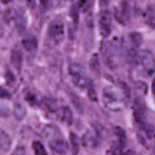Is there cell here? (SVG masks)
<instances>
[{
  "label": "cell",
  "mask_w": 155,
  "mask_h": 155,
  "mask_svg": "<svg viewBox=\"0 0 155 155\" xmlns=\"http://www.w3.org/2000/svg\"><path fill=\"white\" fill-rule=\"evenodd\" d=\"M132 62L137 70L145 76H151L155 73V57L148 50H137Z\"/></svg>",
  "instance_id": "6da1fadb"
},
{
  "label": "cell",
  "mask_w": 155,
  "mask_h": 155,
  "mask_svg": "<svg viewBox=\"0 0 155 155\" xmlns=\"http://www.w3.org/2000/svg\"><path fill=\"white\" fill-rule=\"evenodd\" d=\"M104 106L111 111H119L123 108V101L117 90L111 85L104 88L102 94Z\"/></svg>",
  "instance_id": "7a4b0ae2"
},
{
  "label": "cell",
  "mask_w": 155,
  "mask_h": 155,
  "mask_svg": "<svg viewBox=\"0 0 155 155\" xmlns=\"http://www.w3.org/2000/svg\"><path fill=\"white\" fill-rule=\"evenodd\" d=\"M65 35V27L64 23L60 19L52 21L47 29V36L48 41L51 44H59L64 39Z\"/></svg>",
  "instance_id": "3957f363"
},
{
  "label": "cell",
  "mask_w": 155,
  "mask_h": 155,
  "mask_svg": "<svg viewBox=\"0 0 155 155\" xmlns=\"http://www.w3.org/2000/svg\"><path fill=\"white\" fill-rule=\"evenodd\" d=\"M69 74L71 76L73 83L78 88L87 87L90 83L86 76L85 68L79 64H71L69 67Z\"/></svg>",
  "instance_id": "277c9868"
},
{
  "label": "cell",
  "mask_w": 155,
  "mask_h": 155,
  "mask_svg": "<svg viewBox=\"0 0 155 155\" xmlns=\"http://www.w3.org/2000/svg\"><path fill=\"white\" fill-rule=\"evenodd\" d=\"M131 7L129 0H120L114 10L115 19L121 24H127L131 19Z\"/></svg>",
  "instance_id": "5b68a950"
},
{
  "label": "cell",
  "mask_w": 155,
  "mask_h": 155,
  "mask_svg": "<svg viewBox=\"0 0 155 155\" xmlns=\"http://www.w3.org/2000/svg\"><path fill=\"white\" fill-rule=\"evenodd\" d=\"M102 140L101 128L98 127H93L88 130L82 136L81 142L84 147L89 148H96Z\"/></svg>",
  "instance_id": "8992f818"
},
{
  "label": "cell",
  "mask_w": 155,
  "mask_h": 155,
  "mask_svg": "<svg viewBox=\"0 0 155 155\" xmlns=\"http://www.w3.org/2000/svg\"><path fill=\"white\" fill-rule=\"evenodd\" d=\"M111 16L108 10L102 11L98 18V26L101 35L103 37H108L111 31Z\"/></svg>",
  "instance_id": "52a82bcc"
},
{
  "label": "cell",
  "mask_w": 155,
  "mask_h": 155,
  "mask_svg": "<svg viewBox=\"0 0 155 155\" xmlns=\"http://www.w3.org/2000/svg\"><path fill=\"white\" fill-rule=\"evenodd\" d=\"M49 147L53 155H66L68 149L67 142L61 138L50 140Z\"/></svg>",
  "instance_id": "ba28073f"
},
{
  "label": "cell",
  "mask_w": 155,
  "mask_h": 155,
  "mask_svg": "<svg viewBox=\"0 0 155 155\" xmlns=\"http://www.w3.org/2000/svg\"><path fill=\"white\" fill-rule=\"evenodd\" d=\"M22 45L24 50L28 53L30 54H35L38 49V39L34 35H28L22 39Z\"/></svg>",
  "instance_id": "9c48e42d"
},
{
  "label": "cell",
  "mask_w": 155,
  "mask_h": 155,
  "mask_svg": "<svg viewBox=\"0 0 155 155\" xmlns=\"http://www.w3.org/2000/svg\"><path fill=\"white\" fill-rule=\"evenodd\" d=\"M56 117L65 124L70 125L73 122V116L71 110L68 107H62L56 111Z\"/></svg>",
  "instance_id": "30bf717a"
},
{
  "label": "cell",
  "mask_w": 155,
  "mask_h": 155,
  "mask_svg": "<svg viewBox=\"0 0 155 155\" xmlns=\"http://www.w3.org/2000/svg\"><path fill=\"white\" fill-rule=\"evenodd\" d=\"M22 54L18 49H14L10 54V61L13 66L18 70H20L22 64Z\"/></svg>",
  "instance_id": "8fae6325"
},
{
  "label": "cell",
  "mask_w": 155,
  "mask_h": 155,
  "mask_svg": "<svg viewBox=\"0 0 155 155\" xmlns=\"http://www.w3.org/2000/svg\"><path fill=\"white\" fill-rule=\"evenodd\" d=\"M128 42L131 45V48L133 51H135L140 45L142 41V38L140 33L137 32H131L128 36Z\"/></svg>",
  "instance_id": "7c38bea8"
},
{
  "label": "cell",
  "mask_w": 155,
  "mask_h": 155,
  "mask_svg": "<svg viewBox=\"0 0 155 155\" xmlns=\"http://www.w3.org/2000/svg\"><path fill=\"white\" fill-rule=\"evenodd\" d=\"M43 134L45 138L51 140L56 138H59V133L58 128L55 125L50 124L47 125L44 128L43 130Z\"/></svg>",
  "instance_id": "4fadbf2b"
},
{
  "label": "cell",
  "mask_w": 155,
  "mask_h": 155,
  "mask_svg": "<svg viewBox=\"0 0 155 155\" xmlns=\"http://www.w3.org/2000/svg\"><path fill=\"white\" fill-rule=\"evenodd\" d=\"M15 18L16 19V27L19 33H23L26 28V20L24 13L21 12H17L15 13Z\"/></svg>",
  "instance_id": "5bb4252c"
},
{
  "label": "cell",
  "mask_w": 155,
  "mask_h": 155,
  "mask_svg": "<svg viewBox=\"0 0 155 155\" xmlns=\"http://www.w3.org/2000/svg\"><path fill=\"white\" fill-rule=\"evenodd\" d=\"M11 146V139L8 134L0 129V147L5 151H8Z\"/></svg>",
  "instance_id": "9a60e30c"
},
{
  "label": "cell",
  "mask_w": 155,
  "mask_h": 155,
  "mask_svg": "<svg viewBox=\"0 0 155 155\" xmlns=\"http://www.w3.org/2000/svg\"><path fill=\"white\" fill-rule=\"evenodd\" d=\"M26 114V109L22 104L17 102L15 104L13 114L16 119L22 120L25 117Z\"/></svg>",
  "instance_id": "2e32d148"
},
{
  "label": "cell",
  "mask_w": 155,
  "mask_h": 155,
  "mask_svg": "<svg viewBox=\"0 0 155 155\" xmlns=\"http://www.w3.org/2000/svg\"><path fill=\"white\" fill-rule=\"evenodd\" d=\"M90 66L91 70L96 75H99L101 72V64L99 56L97 54H94L91 57L90 61Z\"/></svg>",
  "instance_id": "e0dca14e"
},
{
  "label": "cell",
  "mask_w": 155,
  "mask_h": 155,
  "mask_svg": "<svg viewBox=\"0 0 155 155\" xmlns=\"http://www.w3.org/2000/svg\"><path fill=\"white\" fill-rule=\"evenodd\" d=\"M94 0H78V10L82 13L88 12L93 5Z\"/></svg>",
  "instance_id": "ac0fdd59"
},
{
  "label": "cell",
  "mask_w": 155,
  "mask_h": 155,
  "mask_svg": "<svg viewBox=\"0 0 155 155\" xmlns=\"http://www.w3.org/2000/svg\"><path fill=\"white\" fill-rule=\"evenodd\" d=\"M114 134L118 138V145L123 148L126 142V136L124 131L122 129V128L116 127L114 128Z\"/></svg>",
  "instance_id": "d6986e66"
},
{
  "label": "cell",
  "mask_w": 155,
  "mask_h": 155,
  "mask_svg": "<svg viewBox=\"0 0 155 155\" xmlns=\"http://www.w3.org/2000/svg\"><path fill=\"white\" fill-rule=\"evenodd\" d=\"M35 155H48L44 146L39 141H35L32 144Z\"/></svg>",
  "instance_id": "ffe728a7"
},
{
  "label": "cell",
  "mask_w": 155,
  "mask_h": 155,
  "mask_svg": "<svg viewBox=\"0 0 155 155\" xmlns=\"http://www.w3.org/2000/svg\"><path fill=\"white\" fill-rule=\"evenodd\" d=\"M144 18L147 24L155 27V10L151 8L147 9L144 15Z\"/></svg>",
  "instance_id": "44dd1931"
},
{
  "label": "cell",
  "mask_w": 155,
  "mask_h": 155,
  "mask_svg": "<svg viewBox=\"0 0 155 155\" xmlns=\"http://www.w3.org/2000/svg\"><path fill=\"white\" fill-rule=\"evenodd\" d=\"M70 141L71 143L73 154V155H76L78 153L79 150V141L78 136L76 134H74L73 133H71L70 134Z\"/></svg>",
  "instance_id": "7402d4cb"
},
{
  "label": "cell",
  "mask_w": 155,
  "mask_h": 155,
  "mask_svg": "<svg viewBox=\"0 0 155 155\" xmlns=\"http://www.w3.org/2000/svg\"><path fill=\"white\" fill-rule=\"evenodd\" d=\"M107 155H125V152L123 151V148L119 145H116L112 148L107 153Z\"/></svg>",
  "instance_id": "603a6c76"
},
{
  "label": "cell",
  "mask_w": 155,
  "mask_h": 155,
  "mask_svg": "<svg viewBox=\"0 0 155 155\" xmlns=\"http://www.w3.org/2000/svg\"><path fill=\"white\" fill-rule=\"evenodd\" d=\"M88 94L89 98L90 99V100H91L93 101H96L97 100L96 94L94 88L91 83H90V84L88 85Z\"/></svg>",
  "instance_id": "cb8c5ba5"
},
{
  "label": "cell",
  "mask_w": 155,
  "mask_h": 155,
  "mask_svg": "<svg viewBox=\"0 0 155 155\" xmlns=\"http://www.w3.org/2000/svg\"><path fill=\"white\" fill-rule=\"evenodd\" d=\"M11 97V94L4 88L0 87V98L9 99Z\"/></svg>",
  "instance_id": "d4e9b609"
},
{
  "label": "cell",
  "mask_w": 155,
  "mask_h": 155,
  "mask_svg": "<svg viewBox=\"0 0 155 155\" xmlns=\"http://www.w3.org/2000/svg\"><path fill=\"white\" fill-rule=\"evenodd\" d=\"M25 153L24 149L22 147L18 148L13 153L12 155H24Z\"/></svg>",
  "instance_id": "484cf974"
},
{
  "label": "cell",
  "mask_w": 155,
  "mask_h": 155,
  "mask_svg": "<svg viewBox=\"0 0 155 155\" xmlns=\"http://www.w3.org/2000/svg\"><path fill=\"white\" fill-rule=\"evenodd\" d=\"M27 4L28 7L31 8H34L36 6V1L35 0H27Z\"/></svg>",
  "instance_id": "4316f807"
},
{
  "label": "cell",
  "mask_w": 155,
  "mask_h": 155,
  "mask_svg": "<svg viewBox=\"0 0 155 155\" xmlns=\"http://www.w3.org/2000/svg\"><path fill=\"white\" fill-rule=\"evenodd\" d=\"M110 0H99V4L101 7H106L108 5Z\"/></svg>",
  "instance_id": "83f0119b"
},
{
  "label": "cell",
  "mask_w": 155,
  "mask_h": 155,
  "mask_svg": "<svg viewBox=\"0 0 155 155\" xmlns=\"http://www.w3.org/2000/svg\"><path fill=\"white\" fill-rule=\"evenodd\" d=\"M151 88H152V91H153V94L155 95V78L153 81L152 85H151Z\"/></svg>",
  "instance_id": "f1b7e54d"
},
{
  "label": "cell",
  "mask_w": 155,
  "mask_h": 155,
  "mask_svg": "<svg viewBox=\"0 0 155 155\" xmlns=\"http://www.w3.org/2000/svg\"><path fill=\"white\" fill-rule=\"evenodd\" d=\"M3 33H4V29H3V27L2 25L0 23V38L2 36V35H3Z\"/></svg>",
  "instance_id": "f546056e"
},
{
  "label": "cell",
  "mask_w": 155,
  "mask_h": 155,
  "mask_svg": "<svg viewBox=\"0 0 155 155\" xmlns=\"http://www.w3.org/2000/svg\"><path fill=\"white\" fill-rule=\"evenodd\" d=\"M13 0H1V2L4 4H7L10 2H11Z\"/></svg>",
  "instance_id": "4dcf8cb0"
},
{
  "label": "cell",
  "mask_w": 155,
  "mask_h": 155,
  "mask_svg": "<svg viewBox=\"0 0 155 155\" xmlns=\"http://www.w3.org/2000/svg\"><path fill=\"white\" fill-rule=\"evenodd\" d=\"M153 151L155 154V136H154V145H153Z\"/></svg>",
  "instance_id": "1f68e13d"
},
{
  "label": "cell",
  "mask_w": 155,
  "mask_h": 155,
  "mask_svg": "<svg viewBox=\"0 0 155 155\" xmlns=\"http://www.w3.org/2000/svg\"><path fill=\"white\" fill-rule=\"evenodd\" d=\"M1 147H0V150H1Z\"/></svg>",
  "instance_id": "d6a6232c"
}]
</instances>
